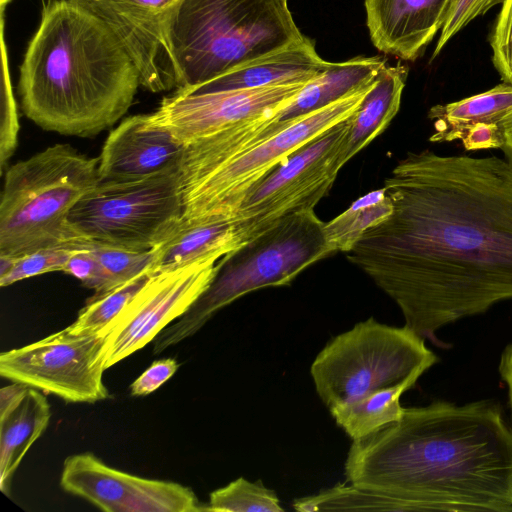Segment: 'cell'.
Wrapping results in <instances>:
<instances>
[{
  "label": "cell",
  "instance_id": "23",
  "mask_svg": "<svg viewBox=\"0 0 512 512\" xmlns=\"http://www.w3.org/2000/svg\"><path fill=\"white\" fill-rule=\"evenodd\" d=\"M407 69L384 66L356 112L348 119L349 130L340 155L343 167L384 132L399 111Z\"/></svg>",
  "mask_w": 512,
  "mask_h": 512
},
{
  "label": "cell",
  "instance_id": "26",
  "mask_svg": "<svg viewBox=\"0 0 512 512\" xmlns=\"http://www.w3.org/2000/svg\"><path fill=\"white\" fill-rule=\"evenodd\" d=\"M151 275L146 271L110 290L95 293L66 329L72 333L102 332L144 287Z\"/></svg>",
  "mask_w": 512,
  "mask_h": 512
},
{
  "label": "cell",
  "instance_id": "22",
  "mask_svg": "<svg viewBox=\"0 0 512 512\" xmlns=\"http://www.w3.org/2000/svg\"><path fill=\"white\" fill-rule=\"evenodd\" d=\"M385 65L381 57H357L344 62H328L288 105L277 112L276 120L295 119L346 97L370 84Z\"/></svg>",
  "mask_w": 512,
  "mask_h": 512
},
{
  "label": "cell",
  "instance_id": "35",
  "mask_svg": "<svg viewBox=\"0 0 512 512\" xmlns=\"http://www.w3.org/2000/svg\"><path fill=\"white\" fill-rule=\"evenodd\" d=\"M179 364L175 359L165 358L153 362L130 385L132 396H146L157 390L169 380L178 370Z\"/></svg>",
  "mask_w": 512,
  "mask_h": 512
},
{
  "label": "cell",
  "instance_id": "36",
  "mask_svg": "<svg viewBox=\"0 0 512 512\" xmlns=\"http://www.w3.org/2000/svg\"><path fill=\"white\" fill-rule=\"evenodd\" d=\"M499 372L508 388V401L512 413V343L508 344L502 352Z\"/></svg>",
  "mask_w": 512,
  "mask_h": 512
},
{
  "label": "cell",
  "instance_id": "37",
  "mask_svg": "<svg viewBox=\"0 0 512 512\" xmlns=\"http://www.w3.org/2000/svg\"><path fill=\"white\" fill-rule=\"evenodd\" d=\"M505 129V143L501 149L504 151L507 161L512 167V112L505 120Z\"/></svg>",
  "mask_w": 512,
  "mask_h": 512
},
{
  "label": "cell",
  "instance_id": "21",
  "mask_svg": "<svg viewBox=\"0 0 512 512\" xmlns=\"http://www.w3.org/2000/svg\"><path fill=\"white\" fill-rule=\"evenodd\" d=\"M241 245L233 221L183 219L174 232L154 248L150 273L209 258L221 259Z\"/></svg>",
  "mask_w": 512,
  "mask_h": 512
},
{
  "label": "cell",
  "instance_id": "32",
  "mask_svg": "<svg viewBox=\"0 0 512 512\" xmlns=\"http://www.w3.org/2000/svg\"><path fill=\"white\" fill-rule=\"evenodd\" d=\"M500 2H503V0H450L432 59L442 51L452 37L471 21Z\"/></svg>",
  "mask_w": 512,
  "mask_h": 512
},
{
  "label": "cell",
  "instance_id": "33",
  "mask_svg": "<svg viewBox=\"0 0 512 512\" xmlns=\"http://www.w3.org/2000/svg\"><path fill=\"white\" fill-rule=\"evenodd\" d=\"M490 44L495 68L502 80L512 85V0H503Z\"/></svg>",
  "mask_w": 512,
  "mask_h": 512
},
{
  "label": "cell",
  "instance_id": "1",
  "mask_svg": "<svg viewBox=\"0 0 512 512\" xmlns=\"http://www.w3.org/2000/svg\"><path fill=\"white\" fill-rule=\"evenodd\" d=\"M392 214L346 253L399 307L436 332L512 299V167L502 158L409 152L384 180Z\"/></svg>",
  "mask_w": 512,
  "mask_h": 512
},
{
  "label": "cell",
  "instance_id": "18",
  "mask_svg": "<svg viewBox=\"0 0 512 512\" xmlns=\"http://www.w3.org/2000/svg\"><path fill=\"white\" fill-rule=\"evenodd\" d=\"M450 0H365L373 45L382 53L415 60L441 30Z\"/></svg>",
  "mask_w": 512,
  "mask_h": 512
},
{
  "label": "cell",
  "instance_id": "4",
  "mask_svg": "<svg viewBox=\"0 0 512 512\" xmlns=\"http://www.w3.org/2000/svg\"><path fill=\"white\" fill-rule=\"evenodd\" d=\"M98 158L55 144L7 168L0 201V255L47 248L85 249L68 215L99 182Z\"/></svg>",
  "mask_w": 512,
  "mask_h": 512
},
{
  "label": "cell",
  "instance_id": "25",
  "mask_svg": "<svg viewBox=\"0 0 512 512\" xmlns=\"http://www.w3.org/2000/svg\"><path fill=\"white\" fill-rule=\"evenodd\" d=\"M393 212V203L384 187L355 200L345 211L325 222V232L335 252H349L371 227Z\"/></svg>",
  "mask_w": 512,
  "mask_h": 512
},
{
  "label": "cell",
  "instance_id": "38",
  "mask_svg": "<svg viewBox=\"0 0 512 512\" xmlns=\"http://www.w3.org/2000/svg\"><path fill=\"white\" fill-rule=\"evenodd\" d=\"M12 0H0V5L1 6H6L8 5Z\"/></svg>",
  "mask_w": 512,
  "mask_h": 512
},
{
  "label": "cell",
  "instance_id": "24",
  "mask_svg": "<svg viewBox=\"0 0 512 512\" xmlns=\"http://www.w3.org/2000/svg\"><path fill=\"white\" fill-rule=\"evenodd\" d=\"M404 383L338 408L331 413L338 426L352 439L363 438L382 427L398 421L403 413L401 395L413 387Z\"/></svg>",
  "mask_w": 512,
  "mask_h": 512
},
{
  "label": "cell",
  "instance_id": "11",
  "mask_svg": "<svg viewBox=\"0 0 512 512\" xmlns=\"http://www.w3.org/2000/svg\"><path fill=\"white\" fill-rule=\"evenodd\" d=\"M106 335L64 328L0 354V375L67 402L94 403L110 397L103 381Z\"/></svg>",
  "mask_w": 512,
  "mask_h": 512
},
{
  "label": "cell",
  "instance_id": "34",
  "mask_svg": "<svg viewBox=\"0 0 512 512\" xmlns=\"http://www.w3.org/2000/svg\"><path fill=\"white\" fill-rule=\"evenodd\" d=\"M89 247L75 250L62 271L77 278L95 293L107 291L109 290L107 277Z\"/></svg>",
  "mask_w": 512,
  "mask_h": 512
},
{
  "label": "cell",
  "instance_id": "3",
  "mask_svg": "<svg viewBox=\"0 0 512 512\" xmlns=\"http://www.w3.org/2000/svg\"><path fill=\"white\" fill-rule=\"evenodd\" d=\"M141 86L116 33L80 0L45 3L20 66L28 119L47 131L93 137L118 122Z\"/></svg>",
  "mask_w": 512,
  "mask_h": 512
},
{
  "label": "cell",
  "instance_id": "7",
  "mask_svg": "<svg viewBox=\"0 0 512 512\" xmlns=\"http://www.w3.org/2000/svg\"><path fill=\"white\" fill-rule=\"evenodd\" d=\"M439 358L425 339L404 325L373 317L332 338L314 359L310 373L329 412L404 383L415 385Z\"/></svg>",
  "mask_w": 512,
  "mask_h": 512
},
{
  "label": "cell",
  "instance_id": "16",
  "mask_svg": "<svg viewBox=\"0 0 512 512\" xmlns=\"http://www.w3.org/2000/svg\"><path fill=\"white\" fill-rule=\"evenodd\" d=\"M185 146L152 114L125 118L108 135L98 163L99 182L153 175L179 164Z\"/></svg>",
  "mask_w": 512,
  "mask_h": 512
},
{
  "label": "cell",
  "instance_id": "14",
  "mask_svg": "<svg viewBox=\"0 0 512 512\" xmlns=\"http://www.w3.org/2000/svg\"><path fill=\"white\" fill-rule=\"evenodd\" d=\"M60 485L107 512L204 511L189 487L131 475L108 466L91 452L65 459Z\"/></svg>",
  "mask_w": 512,
  "mask_h": 512
},
{
  "label": "cell",
  "instance_id": "30",
  "mask_svg": "<svg viewBox=\"0 0 512 512\" xmlns=\"http://www.w3.org/2000/svg\"><path fill=\"white\" fill-rule=\"evenodd\" d=\"M4 9H1L0 42H1V113H0V167L4 170L8 160L17 147L19 121L17 103L14 96L8 48L4 35Z\"/></svg>",
  "mask_w": 512,
  "mask_h": 512
},
{
  "label": "cell",
  "instance_id": "27",
  "mask_svg": "<svg viewBox=\"0 0 512 512\" xmlns=\"http://www.w3.org/2000/svg\"><path fill=\"white\" fill-rule=\"evenodd\" d=\"M293 506L298 511L321 510H380L401 511L397 500L377 493L349 485L339 484L321 491L317 495L296 499Z\"/></svg>",
  "mask_w": 512,
  "mask_h": 512
},
{
  "label": "cell",
  "instance_id": "5",
  "mask_svg": "<svg viewBox=\"0 0 512 512\" xmlns=\"http://www.w3.org/2000/svg\"><path fill=\"white\" fill-rule=\"evenodd\" d=\"M303 38L287 0H185L172 37L177 89L200 86Z\"/></svg>",
  "mask_w": 512,
  "mask_h": 512
},
{
  "label": "cell",
  "instance_id": "39",
  "mask_svg": "<svg viewBox=\"0 0 512 512\" xmlns=\"http://www.w3.org/2000/svg\"><path fill=\"white\" fill-rule=\"evenodd\" d=\"M50 1H53V0H46V2H50Z\"/></svg>",
  "mask_w": 512,
  "mask_h": 512
},
{
  "label": "cell",
  "instance_id": "15",
  "mask_svg": "<svg viewBox=\"0 0 512 512\" xmlns=\"http://www.w3.org/2000/svg\"><path fill=\"white\" fill-rule=\"evenodd\" d=\"M306 83L205 93L175 90L151 114L185 146L247 119L282 109Z\"/></svg>",
  "mask_w": 512,
  "mask_h": 512
},
{
  "label": "cell",
  "instance_id": "28",
  "mask_svg": "<svg viewBox=\"0 0 512 512\" xmlns=\"http://www.w3.org/2000/svg\"><path fill=\"white\" fill-rule=\"evenodd\" d=\"M204 511L211 512H283L277 495L258 480L240 477L210 493Z\"/></svg>",
  "mask_w": 512,
  "mask_h": 512
},
{
  "label": "cell",
  "instance_id": "17",
  "mask_svg": "<svg viewBox=\"0 0 512 512\" xmlns=\"http://www.w3.org/2000/svg\"><path fill=\"white\" fill-rule=\"evenodd\" d=\"M512 112V85L501 83L462 100L435 105L428 112L434 121L431 142L460 140L467 151L501 149L505 120Z\"/></svg>",
  "mask_w": 512,
  "mask_h": 512
},
{
  "label": "cell",
  "instance_id": "31",
  "mask_svg": "<svg viewBox=\"0 0 512 512\" xmlns=\"http://www.w3.org/2000/svg\"><path fill=\"white\" fill-rule=\"evenodd\" d=\"M78 249L47 248L15 257L11 271L0 277V286L12 285L23 279L53 271H62L73 252Z\"/></svg>",
  "mask_w": 512,
  "mask_h": 512
},
{
  "label": "cell",
  "instance_id": "2",
  "mask_svg": "<svg viewBox=\"0 0 512 512\" xmlns=\"http://www.w3.org/2000/svg\"><path fill=\"white\" fill-rule=\"evenodd\" d=\"M347 481L401 511L512 512V428L491 400L434 401L353 440Z\"/></svg>",
  "mask_w": 512,
  "mask_h": 512
},
{
  "label": "cell",
  "instance_id": "8",
  "mask_svg": "<svg viewBox=\"0 0 512 512\" xmlns=\"http://www.w3.org/2000/svg\"><path fill=\"white\" fill-rule=\"evenodd\" d=\"M180 163L153 175L98 182L75 204L68 222L82 238L131 250H152L183 220Z\"/></svg>",
  "mask_w": 512,
  "mask_h": 512
},
{
  "label": "cell",
  "instance_id": "19",
  "mask_svg": "<svg viewBox=\"0 0 512 512\" xmlns=\"http://www.w3.org/2000/svg\"><path fill=\"white\" fill-rule=\"evenodd\" d=\"M50 417V405L40 390L17 382L0 390V489L5 495L9 496L14 473Z\"/></svg>",
  "mask_w": 512,
  "mask_h": 512
},
{
  "label": "cell",
  "instance_id": "29",
  "mask_svg": "<svg viewBox=\"0 0 512 512\" xmlns=\"http://www.w3.org/2000/svg\"><path fill=\"white\" fill-rule=\"evenodd\" d=\"M90 250L100 263L109 284V290L149 271L154 260V249L131 250L91 242Z\"/></svg>",
  "mask_w": 512,
  "mask_h": 512
},
{
  "label": "cell",
  "instance_id": "10",
  "mask_svg": "<svg viewBox=\"0 0 512 512\" xmlns=\"http://www.w3.org/2000/svg\"><path fill=\"white\" fill-rule=\"evenodd\" d=\"M348 119L295 151L249 194L233 221L241 244L284 216L315 209L329 193L342 168Z\"/></svg>",
  "mask_w": 512,
  "mask_h": 512
},
{
  "label": "cell",
  "instance_id": "13",
  "mask_svg": "<svg viewBox=\"0 0 512 512\" xmlns=\"http://www.w3.org/2000/svg\"><path fill=\"white\" fill-rule=\"evenodd\" d=\"M120 38L141 86L158 93L180 87L173 29L185 0H80Z\"/></svg>",
  "mask_w": 512,
  "mask_h": 512
},
{
  "label": "cell",
  "instance_id": "20",
  "mask_svg": "<svg viewBox=\"0 0 512 512\" xmlns=\"http://www.w3.org/2000/svg\"><path fill=\"white\" fill-rule=\"evenodd\" d=\"M315 50L311 40L304 38L281 50L233 69L187 93L255 89L272 85L308 82L327 65Z\"/></svg>",
  "mask_w": 512,
  "mask_h": 512
},
{
  "label": "cell",
  "instance_id": "12",
  "mask_svg": "<svg viewBox=\"0 0 512 512\" xmlns=\"http://www.w3.org/2000/svg\"><path fill=\"white\" fill-rule=\"evenodd\" d=\"M220 259L209 258L151 275L148 282L102 331L108 369L145 347L181 317L205 291Z\"/></svg>",
  "mask_w": 512,
  "mask_h": 512
},
{
  "label": "cell",
  "instance_id": "9",
  "mask_svg": "<svg viewBox=\"0 0 512 512\" xmlns=\"http://www.w3.org/2000/svg\"><path fill=\"white\" fill-rule=\"evenodd\" d=\"M376 79V78H375ZM375 79L346 97L296 118L213 171L181 181L184 220L234 221L255 187L295 151L351 117Z\"/></svg>",
  "mask_w": 512,
  "mask_h": 512
},
{
  "label": "cell",
  "instance_id": "6",
  "mask_svg": "<svg viewBox=\"0 0 512 512\" xmlns=\"http://www.w3.org/2000/svg\"><path fill=\"white\" fill-rule=\"evenodd\" d=\"M324 226L314 209L295 212L223 256L205 291L155 338L154 354L194 335L238 298L265 287L289 285L303 270L335 253Z\"/></svg>",
  "mask_w": 512,
  "mask_h": 512
}]
</instances>
